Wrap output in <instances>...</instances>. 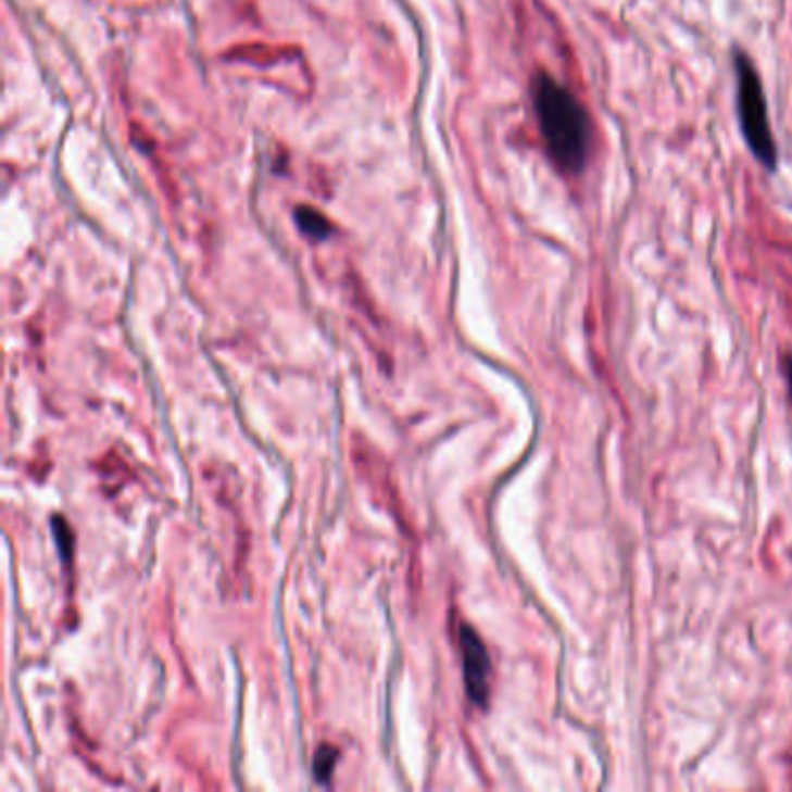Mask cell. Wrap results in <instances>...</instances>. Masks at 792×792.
Listing matches in <instances>:
<instances>
[{"mask_svg":"<svg viewBox=\"0 0 792 792\" xmlns=\"http://www.w3.org/2000/svg\"><path fill=\"white\" fill-rule=\"evenodd\" d=\"M296 218H298V226L305 230L307 235H312V238H326V235L330 232V226H328L326 218L318 212H314V210L302 208V210H298Z\"/></svg>","mask_w":792,"mask_h":792,"instance_id":"cell-4","label":"cell"},{"mask_svg":"<svg viewBox=\"0 0 792 792\" xmlns=\"http://www.w3.org/2000/svg\"><path fill=\"white\" fill-rule=\"evenodd\" d=\"M783 369H785L788 389H790V398H792V356H785V359H783Z\"/></svg>","mask_w":792,"mask_h":792,"instance_id":"cell-6","label":"cell"},{"mask_svg":"<svg viewBox=\"0 0 792 792\" xmlns=\"http://www.w3.org/2000/svg\"><path fill=\"white\" fill-rule=\"evenodd\" d=\"M458 649L463 655V677L467 695L477 706H486L488 695H491V655H488L483 639L467 623L458 626Z\"/></svg>","mask_w":792,"mask_h":792,"instance_id":"cell-3","label":"cell"},{"mask_svg":"<svg viewBox=\"0 0 792 792\" xmlns=\"http://www.w3.org/2000/svg\"><path fill=\"white\" fill-rule=\"evenodd\" d=\"M737 110H739V124L744 130V138L755 154L769 171L777 167V142H774L769 116H767V100L760 77H757L753 63L749 56H737Z\"/></svg>","mask_w":792,"mask_h":792,"instance_id":"cell-2","label":"cell"},{"mask_svg":"<svg viewBox=\"0 0 792 792\" xmlns=\"http://www.w3.org/2000/svg\"><path fill=\"white\" fill-rule=\"evenodd\" d=\"M335 763H337V751L332 746L324 744L322 749L316 751V757H314V779L322 781V783H328L330 774L335 769Z\"/></svg>","mask_w":792,"mask_h":792,"instance_id":"cell-5","label":"cell"},{"mask_svg":"<svg viewBox=\"0 0 792 792\" xmlns=\"http://www.w3.org/2000/svg\"><path fill=\"white\" fill-rule=\"evenodd\" d=\"M537 124L551 161L567 175H579L591 151V120L577 96L551 75H539L532 87Z\"/></svg>","mask_w":792,"mask_h":792,"instance_id":"cell-1","label":"cell"}]
</instances>
